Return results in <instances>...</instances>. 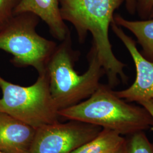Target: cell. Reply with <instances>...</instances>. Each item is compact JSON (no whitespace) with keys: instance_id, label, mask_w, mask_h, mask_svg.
Here are the masks:
<instances>
[{"instance_id":"obj_9","label":"cell","mask_w":153,"mask_h":153,"mask_svg":"<svg viewBox=\"0 0 153 153\" xmlns=\"http://www.w3.org/2000/svg\"><path fill=\"white\" fill-rule=\"evenodd\" d=\"M31 13L44 21L51 35L56 39L62 41L70 33L61 15L59 0H21L14 15Z\"/></svg>"},{"instance_id":"obj_13","label":"cell","mask_w":153,"mask_h":153,"mask_svg":"<svg viewBox=\"0 0 153 153\" xmlns=\"http://www.w3.org/2000/svg\"><path fill=\"white\" fill-rule=\"evenodd\" d=\"M21 0H0V31L14 16V12Z\"/></svg>"},{"instance_id":"obj_8","label":"cell","mask_w":153,"mask_h":153,"mask_svg":"<svg viewBox=\"0 0 153 153\" xmlns=\"http://www.w3.org/2000/svg\"><path fill=\"white\" fill-rule=\"evenodd\" d=\"M36 129L5 113L0 112V152L29 153Z\"/></svg>"},{"instance_id":"obj_1","label":"cell","mask_w":153,"mask_h":153,"mask_svg":"<svg viewBox=\"0 0 153 153\" xmlns=\"http://www.w3.org/2000/svg\"><path fill=\"white\" fill-rule=\"evenodd\" d=\"M61 15L76 30L79 42H85L88 33L105 71L108 85L113 88L119 85V78L128 82L124 69L126 65L114 55L109 39V26L114 12L124 0H59Z\"/></svg>"},{"instance_id":"obj_14","label":"cell","mask_w":153,"mask_h":153,"mask_svg":"<svg viewBox=\"0 0 153 153\" xmlns=\"http://www.w3.org/2000/svg\"><path fill=\"white\" fill-rule=\"evenodd\" d=\"M153 7V0H137V11L142 20L149 19Z\"/></svg>"},{"instance_id":"obj_10","label":"cell","mask_w":153,"mask_h":153,"mask_svg":"<svg viewBox=\"0 0 153 153\" xmlns=\"http://www.w3.org/2000/svg\"><path fill=\"white\" fill-rule=\"evenodd\" d=\"M113 21L120 26L131 32L142 47L141 55L153 61V18L141 21H130L119 14L114 16Z\"/></svg>"},{"instance_id":"obj_2","label":"cell","mask_w":153,"mask_h":153,"mask_svg":"<svg viewBox=\"0 0 153 153\" xmlns=\"http://www.w3.org/2000/svg\"><path fill=\"white\" fill-rule=\"evenodd\" d=\"M79 56V52L72 48L70 33L57 44L46 67L50 93L59 111L89 98L98 88L101 78L105 75L93 44L88 53V70L81 75L74 69Z\"/></svg>"},{"instance_id":"obj_18","label":"cell","mask_w":153,"mask_h":153,"mask_svg":"<svg viewBox=\"0 0 153 153\" xmlns=\"http://www.w3.org/2000/svg\"><path fill=\"white\" fill-rule=\"evenodd\" d=\"M0 153H2V152H0Z\"/></svg>"},{"instance_id":"obj_12","label":"cell","mask_w":153,"mask_h":153,"mask_svg":"<svg viewBox=\"0 0 153 153\" xmlns=\"http://www.w3.org/2000/svg\"><path fill=\"white\" fill-rule=\"evenodd\" d=\"M124 153H153V143L145 131H138L127 136Z\"/></svg>"},{"instance_id":"obj_17","label":"cell","mask_w":153,"mask_h":153,"mask_svg":"<svg viewBox=\"0 0 153 153\" xmlns=\"http://www.w3.org/2000/svg\"><path fill=\"white\" fill-rule=\"evenodd\" d=\"M152 18H153V7L151 11V13H150V16H149V19H152Z\"/></svg>"},{"instance_id":"obj_4","label":"cell","mask_w":153,"mask_h":153,"mask_svg":"<svg viewBox=\"0 0 153 153\" xmlns=\"http://www.w3.org/2000/svg\"><path fill=\"white\" fill-rule=\"evenodd\" d=\"M0 112L5 113L35 129L59 122L60 117L49 91L46 71L39 74L36 81L22 86L0 76Z\"/></svg>"},{"instance_id":"obj_6","label":"cell","mask_w":153,"mask_h":153,"mask_svg":"<svg viewBox=\"0 0 153 153\" xmlns=\"http://www.w3.org/2000/svg\"><path fill=\"white\" fill-rule=\"evenodd\" d=\"M102 129L76 120L44 126L36 129L29 153H71L92 140Z\"/></svg>"},{"instance_id":"obj_15","label":"cell","mask_w":153,"mask_h":153,"mask_svg":"<svg viewBox=\"0 0 153 153\" xmlns=\"http://www.w3.org/2000/svg\"><path fill=\"white\" fill-rule=\"evenodd\" d=\"M126 9L128 12L131 15L137 12V0H124Z\"/></svg>"},{"instance_id":"obj_11","label":"cell","mask_w":153,"mask_h":153,"mask_svg":"<svg viewBox=\"0 0 153 153\" xmlns=\"http://www.w3.org/2000/svg\"><path fill=\"white\" fill-rule=\"evenodd\" d=\"M126 139L116 131L102 129L92 140L71 153H124Z\"/></svg>"},{"instance_id":"obj_3","label":"cell","mask_w":153,"mask_h":153,"mask_svg":"<svg viewBox=\"0 0 153 153\" xmlns=\"http://www.w3.org/2000/svg\"><path fill=\"white\" fill-rule=\"evenodd\" d=\"M60 117L129 136L153 128V119L141 105L119 98L108 85L100 84L85 100L59 111Z\"/></svg>"},{"instance_id":"obj_5","label":"cell","mask_w":153,"mask_h":153,"mask_svg":"<svg viewBox=\"0 0 153 153\" xmlns=\"http://www.w3.org/2000/svg\"><path fill=\"white\" fill-rule=\"evenodd\" d=\"M39 22L38 16L31 13L14 15L0 31V50L13 56V65L31 66L41 74L46 71L57 44L38 33Z\"/></svg>"},{"instance_id":"obj_7","label":"cell","mask_w":153,"mask_h":153,"mask_svg":"<svg viewBox=\"0 0 153 153\" xmlns=\"http://www.w3.org/2000/svg\"><path fill=\"white\" fill-rule=\"evenodd\" d=\"M115 35L120 40L131 55L134 64L136 77L130 87L115 91L116 94L128 102L138 103L153 99V61L145 59L138 50L135 41L127 35L114 21L111 24Z\"/></svg>"},{"instance_id":"obj_16","label":"cell","mask_w":153,"mask_h":153,"mask_svg":"<svg viewBox=\"0 0 153 153\" xmlns=\"http://www.w3.org/2000/svg\"><path fill=\"white\" fill-rule=\"evenodd\" d=\"M137 103L146 109L153 119V99L141 101Z\"/></svg>"}]
</instances>
